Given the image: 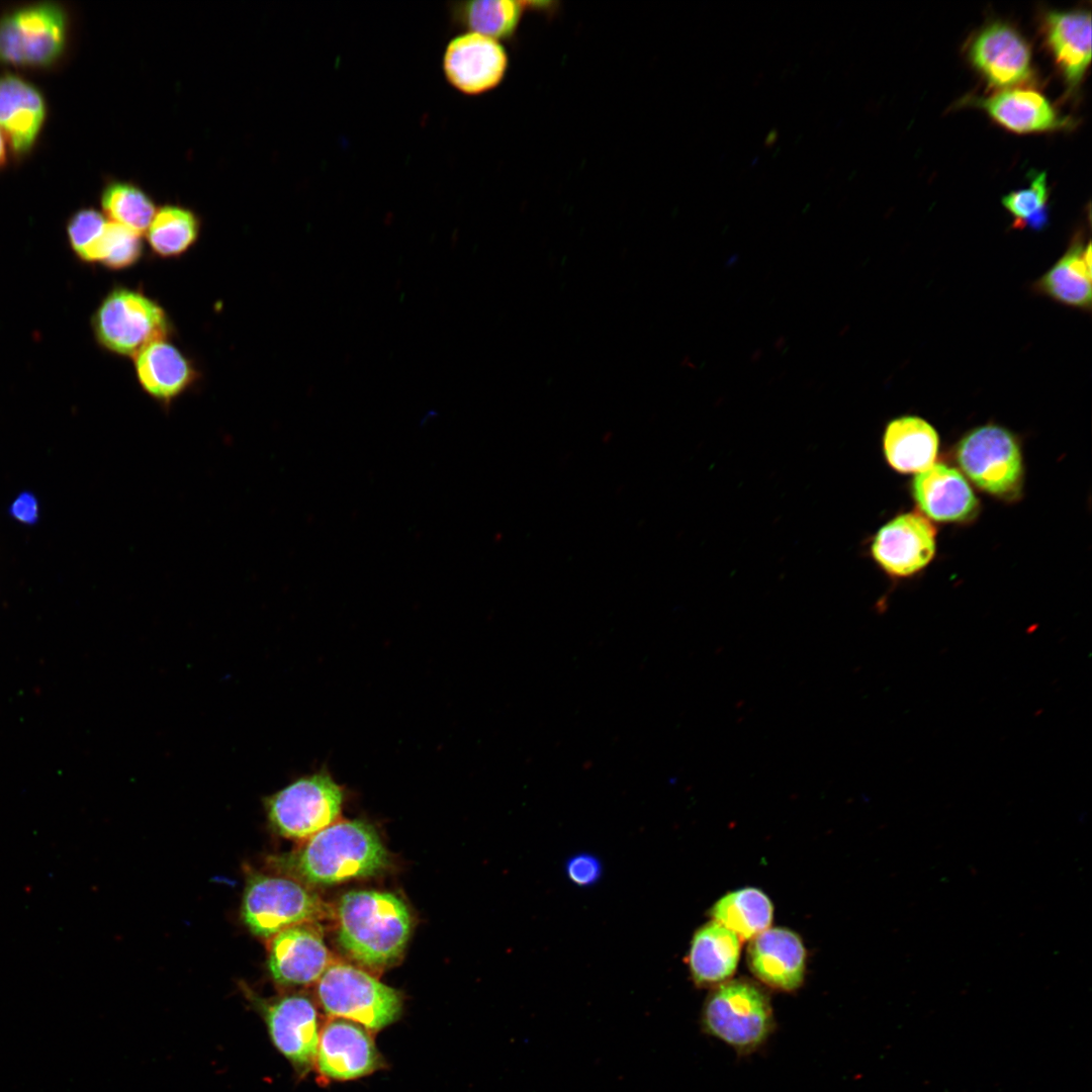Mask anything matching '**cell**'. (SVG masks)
<instances>
[{
  "instance_id": "1",
  "label": "cell",
  "mask_w": 1092,
  "mask_h": 1092,
  "mask_svg": "<svg viewBox=\"0 0 1092 1092\" xmlns=\"http://www.w3.org/2000/svg\"><path fill=\"white\" fill-rule=\"evenodd\" d=\"M270 866L302 884L332 885L378 874L388 863L375 828L362 820L334 822Z\"/></svg>"
},
{
  "instance_id": "2",
  "label": "cell",
  "mask_w": 1092,
  "mask_h": 1092,
  "mask_svg": "<svg viewBox=\"0 0 1092 1092\" xmlns=\"http://www.w3.org/2000/svg\"><path fill=\"white\" fill-rule=\"evenodd\" d=\"M338 940L358 963L380 968L403 951L412 930L411 913L395 895L378 891H351L338 908Z\"/></svg>"
},
{
  "instance_id": "3",
  "label": "cell",
  "mask_w": 1092,
  "mask_h": 1092,
  "mask_svg": "<svg viewBox=\"0 0 1092 1092\" xmlns=\"http://www.w3.org/2000/svg\"><path fill=\"white\" fill-rule=\"evenodd\" d=\"M316 994L331 1017L355 1021L378 1031L400 1015L402 997L370 974L346 964L329 966L318 979Z\"/></svg>"
},
{
  "instance_id": "4",
  "label": "cell",
  "mask_w": 1092,
  "mask_h": 1092,
  "mask_svg": "<svg viewBox=\"0 0 1092 1092\" xmlns=\"http://www.w3.org/2000/svg\"><path fill=\"white\" fill-rule=\"evenodd\" d=\"M241 914L254 935L270 939L290 926L326 917L328 907L301 882L286 876L252 873L247 879Z\"/></svg>"
},
{
  "instance_id": "5",
  "label": "cell",
  "mask_w": 1092,
  "mask_h": 1092,
  "mask_svg": "<svg viewBox=\"0 0 1092 1092\" xmlns=\"http://www.w3.org/2000/svg\"><path fill=\"white\" fill-rule=\"evenodd\" d=\"M703 1030L740 1054L758 1049L774 1029L767 996L745 981L722 984L707 998L702 1012Z\"/></svg>"
},
{
  "instance_id": "6",
  "label": "cell",
  "mask_w": 1092,
  "mask_h": 1092,
  "mask_svg": "<svg viewBox=\"0 0 1092 1092\" xmlns=\"http://www.w3.org/2000/svg\"><path fill=\"white\" fill-rule=\"evenodd\" d=\"M344 797L343 788L322 768L268 796L264 804L268 820L278 834L306 839L337 820Z\"/></svg>"
},
{
  "instance_id": "7",
  "label": "cell",
  "mask_w": 1092,
  "mask_h": 1092,
  "mask_svg": "<svg viewBox=\"0 0 1092 1092\" xmlns=\"http://www.w3.org/2000/svg\"><path fill=\"white\" fill-rule=\"evenodd\" d=\"M98 343L112 353L135 356L147 345L167 340L164 309L141 292L117 288L107 294L92 320Z\"/></svg>"
},
{
  "instance_id": "8",
  "label": "cell",
  "mask_w": 1092,
  "mask_h": 1092,
  "mask_svg": "<svg viewBox=\"0 0 1092 1092\" xmlns=\"http://www.w3.org/2000/svg\"><path fill=\"white\" fill-rule=\"evenodd\" d=\"M67 15L54 3L18 8L0 19V61L20 67H48L63 54Z\"/></svg>"
},
{
  "instance_id": "9",
  "label": "cell",
  "mask_w": 1092,
  "mask_h": 1092,
  "mask_svg": "<svg viewBox=\"0 0 1092 1092\" xmlns=\"http://www.w3.org/2000/svg\"><path fill=\"white\" fill-rule=\"evenodd\" d=\"M957 460L965 474L988 493L1007 497L1019 491L1022 458L1011 432L989 424L969 432L959 443Z\"/></svg>"
},
{
  "instance_id": "10",
  "label": "cell",
  "mask_w": 1092,
  "mask_h": 1092,
  "mask_svg": "<svg viewBox=\"0 0 1092 1092\" xmlns=\"http://www.w3.org/2000/svg\"><path fill=\"white\" fill-rule=\"evenodd\" d=\"M509 56L495 39L464 32L446 44L442 70L449 85L467 96H477L495 89L505 79Z\"/></svg>"
},
{
  "instance_id": "11",
  "label": "cell",
  "mask_w": 1092,
  "mask_h": 1092,
  "mask_svg": "<svg viewBox=\"0 0 1092 1092\" xmlns=\"http://www.w3.org/2000/svg\"><path fill=\"white\" fill-rule=\"evenodd\" d=\"M276 1049L299 1071L314 1064L321 1027L313 1002L293 994L273 1001L255 998Z\"/></svg>"
},
{
  "instance_id": "12",
  "label": "cell",
  "mask_w": 1092,
  "mask_h": 1092,
  "mask_svg": "<svg viewBox=\"0 0 1092 1092\" xmlns=\"http://www.w3.org/2000/svg\"><path fill=\"white\" fill-rule=\"evenodd\" d=\"M371 1031L344 1018L333 1017L321 1029L314 1064L327 1080L347 1081L367 1076L382 1066Z\"/></svg>"
},
{
  "instance_id": "13",
  "label": "cell",
  "mask_w": 1092,
  "mask_h": 1092,
  "mask_svg": "<svg viewBox=\"0 0 1092 1092\" xmlns=\"http://www.w3.org/2000/svg\"><path fill=\"white\" fill-rule=\"evenodd\" d=\"M972 65L995 88L1009 89L1031 80V52L1024 37L1011 25L995 21L973 38L969 48Z\"/></svg>"
},
{
  "instance_id": "14",
  "label": "cell",
  "mask_w": 1092,
  "mask_h": 1092,
  "mask_svg": "<svg viewBox=\"0 0 1092 1092\" xmlns=\"http://www.w3.org/2000/svg\"><path fill=\"white\" fill-rule=\"evenodd\" d=\"M870 552L888 574L899 577L914 574L925 567L935 553V530L917 514L899 515L877 531Z\"/></svg>"
},
{
  "instance_id": "15",
  "label": "cell",
  "mask_w": 1092,
  "mask_h": 1092,
  "mask_svg": "<svg viewBox=\"0 0 1092 1092\" xmlns=\"http://www.w3.org/2000/svg\"><path fill=\"white\" fill-rule=\"evenodd\" d=\"M329 967V951L314 922L290 926L269 939L268 969L285 986L307 985Z\"/></svg>"
},
{
  "instance_id": "16",
  "label": "cell",
  "mask_w": 1092,
  "mask_h": 1092,
  "mask_svg": "<svg viewBox=\"0 0 1092 1092\" xmlns=\"http://www.w3.org/2000/svg\"><path fill=\"white\" fill-rule=\"evenodd\" d=\"M1091 241L1076 233L1065 253L1031 289L1062 305L1090 311L1092 306Z\"/></svg>"
},
{
  "instance_id": "17",
  "label": "cell",
  "mask_w": 1092,
  "mask_h": 1092,
  "mask_svg": "<svg viewBox=\"0 0 1092 1092\" xmlns=\"http://www.w3.org/2000/svg\"><path fill=\"white\" fill-rule=\"evenodd\" d=\"M805 954L796 933L785 928H770L754 936L748 948V964L754 976L764 984L793 991L803 982Z\"/></svg>"
},
{
  "instance_id": "18",
  "label": "cell",
  "mask_w": 1092,
  "mask_h": 1092,
  "mask_svg": "<svg viewBox=\"0 0 1092 1092\" xmlns=\"http://www.w3.org/2000/svg\"><path fill=\"white\" fill-rule=\"evenodd\" d=\"M913 495L921 511L939 522H963L978 510V499L966 478L942 463L917 473Z\"/></svg>"
},
{
  "instance_id": "19",
  "label": "cell",
  "mask_w": 1092,
  "mask_h": 1092,
  "mask_svg": "<svg viewBox=\"0 0 1092 1092\" xmlns=\"http://www.w3.org/2000/svg\"><path fill=\"white\" fill-rule=\"evenodd\" d=\"M974 104L1001 126L1017 133L1059 130L1072 124L1042 94L1030 89H1005L978 98Z\"/></svg>"
},
{
  "instance_id": "20",
  "label": "cell",
  "mask_w": 1092,
  "mask_h": 1092,
  "mask_svg": "<svg viewBox=\"0 0 1092 1092\" xmlns=\"http://www.w3.org/2000/svg\"><path fill=\"white\" fill-rule=\"evenodd\" d=\"M46 112L44 99L32 84L16 75L0 76V129L14 152L31 149Z\"/></svg>"
},
{
  "instance_id": "21",
  "label": "cell",
  "mask_w": 1092,
  "mask_h": 1092,
  "mask_svg": "<svg viewBox=\"0 0 1092 1092\" xmlns=\"http://www.w3.org/2000/svg\"><path fill=\"white\" fill-rule=\"evenodd\" d=\"M1046 43L1071 89L1082 81L1091 61V13L1050 11L1044 16Z\"/></svg>"
},
{
  "instance_id": "22",
  "label": "cell",
  "mask_w": 1092,
  "mask_h": 1092,
  "mask_svg": "<svg viewBox=\"0 0 1092 1092\" xmlns=\"http://www.w3.org/2000/svg\"><path fill=\"white\" fill-rule=\"evenodd\" d=\"M139 383L153 398L169 404L195 380L190 361L166 340L155 341L134 356Z\"/></svg>"
},
{
  "instance_id": "23",
  "label": "cell",
  "mask_w": 1092,
  "mask_h": 1092,
  "mask_svg": "<svg viewBox=\"0 0 1092 1092\" xmlns=\"http://www.w3.org/2000/svg\"><path fill=\"white\" fill-rule=\"evenodd\" d=\"M938 435L924 419L901 416L885 428L883 451L889 465L903 473L921 472L931 466L937 454Z\"/></svg>"
},
{
  "instance_id": "24",
  "label": "cell",
  "mask_w": 1092,
  "mask_h": 1092,
  "mask_svg": "<svg viewBox=\"0 0 1092 1092\" xmlns=\"http://www.w3.org/2000/svg\"><path fill=\"white\" fill-rule=\"evenodd\" d=\"M740 938L713 921L698 929L688 953L691 976L698 986H711L730 978L739 960Z\"/></svg>"
},
{
  "instance_id": "25",
  "label": "cell",
  "mask_w": 1092,
  "mask_h": 1092,
  "mask_svg": "<svg viewBox=\"0 0 1092 1092\" xmlns=\"http://www.w3.org/2000/svg\"><path fill=\"white\" fill-rule=\"evenodd\" d=\"M526 1L474 0L448 4L451 23L466 32H474L495 40H512L518 31Z\"/></svg>"
},
{
  "instance_id": "26",
  "label": "cell",
  "mask_w": 1092,
  "mask_h": 1092,
  "mask_svg": "<svg viewBox=\"0 0 1092 1092\" xmlns=\"http://www.w3.org/2000/svg\"><path fill=\"white\" fill-rule=\"evenodd\" d=\"M711 915L715 922L733 931L739 938L748 939L769 926L772 905L760 890L744 888L722 897L712 908Z\"/></svg>"
},
{
  "instance_id": "27",
  "label": "cell",
  "mask_w": 1092,
  "mask_h": 1092,
  "mask_svg": "<svg viewBox=\"0 0 1092 1092\" xmlns=\"http://www.w3.org/2000/svg\"><path fill=\"white\" fill-rule=\"evenodd\" d=\"M200 222L196 214L180 205L158 209L146 232L152 250L162 257H176L197 240Z\"/></svg>"
},
{
  "instance_id": "28",
  "label": "cell",
  "mask_w": 1092,
  "mask_h": 1092,
  "mask_svg": "<svg viewBox=\"0 0 1092 1092\" xmlns=\"http://www.w3.org/2000/svg\"><path fill=\"white\" fill-rule=\"evenodd\" d=\"M101 206L113 222L139 235L147 232L157 211L153 199L140 186L125 181H113L104 187Z\"/></svg>"
},
{
  "instance_id": "29",
  "label": "cell",
  "mask_w": 1092,
  "mask_h": 1092,
  "mask_svg": "<svg viewBox=\"0 0 1092 1092\" xmlns=\"http://www.w3.org/2000/svg\"><path fill=\"white\" fill-rule=\"evenodd\" d=\"M1049 187L1044 172L1035 174L1030 186L1013 191L1001 199L1013 217V226L1041 231L1049 223Z\"/></svg>"
},
{
  "instance_id": "30",
  "label": "cell",
  "mask_w": 1092,
  "mask_h": 1092,
  "mask_svg": "<svg viewBox=\"0 0 1092 1092\" xmlns=\"http://www.w3.org/2000/svg\"><path fill=\"white\" fill-rule=\"evenodd\" d=\"M142 252L141 235L109 221L98 242L95 262H101L110 269H123L133 265Z\"/></svg>"
},
{
  "instance_id": "31",
  "label": "cell",
  "mask_w": 1092,
  "mask_h": 1092,
  "mask_svg": "<svg viewBox=\"0 0 1092 1092\" xmlns=\"http://www.w3.org/2000/svg\"><path fill=\"white\" fill-rule=\"evenodd\" d=\"M107 221L96 209L85 208L75 212L67 224L70 245L77 256L86 262H95L98 242Z\"/></svg>"
},
{
  "instance_id": "32",
  "label": "cell",
  "mask_w": 1092,
  "mask_h": 1092,
  "mask_svg": "<svg viewBox=\"0 0 1092 1092\" xmlns=\"http://www.w3.org/2000/svg\"><path fill=\"white\" fill-rule=\"evenodd\" d=\"M567 879L577 887H589L602 876V863L593 854L581 852L572 855L565 862Z\"/></svg>"
},
{
  "instance_id": "33",
  "label": "cell",
  "mask_w": 1092,
  "mask_h": 1092,
  "mask_svg": "<svg viewBox=\"0 0 1092 1092\" xmlns=\"http://www.w3.org/2000/svg\"><path fill=\"white\" fill-rule=\"evenodd\" d=\"M8 514L17 522L32 526L39 519V503L34 493L24 490L10 504Z\"/></svg>"
},
{
  "instance_id": "34",
  "label": "cell",
  "mask_w": 1092,
  "mask_h": 1092,
  "mask_svg": "<svg viewBox=\"0 0 1092 1092\" xmlns=\"http://www.w3.org/2000/svg\"><path fill=\"white\" fill-rule=\"evenodd\" d=\"M4 136H5L4 133L0 129V165L5 161V156H6V147H5V138Z\"/></svg>"
}]
</instances>
